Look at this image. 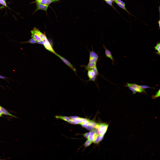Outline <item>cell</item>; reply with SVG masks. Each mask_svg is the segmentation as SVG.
<instances>
[{"mask_svg": "<svg viewBox=\"0 0 160 160\" xmlns=\"http://www.w3.org/2000/svg\"><path fill=\"white\" fill-rule=\"evenodd\" d=\"M94 9L97 11L99 9L105 5H109L111 3H116L119 0H93Z\"/></svg>", "mask_w": 160, "mask_h": 160, "instance_id": "8", "label": "cell"}, {"mask_svg": "<svg viewBox=\"0 0 160 160\" xmlns=\"http://www.w3.org/2000/svg\"><path fill=\"white\" fill-rule=\"evenodd\" d=\"M12 155L0 151V156L5 157H10Z\"/></svg>", "mask_w": 160, "mask_h": 160, "instance_id": "11", "label": "cell"}, {"mask_svg": "<svg viewBox=\"0 0 160 160\" xmlns=\"http://www.w3.org/2000/svg\"><path fill=\"white\" fill-rule=\"evenodd\" d=\"M9 15V12H6L0 13V18L4 17Z\"/></svg>", "mask_w": 160, "mask_h": 160, "instance_id": "12", "label": "cell"}, {"mask_svg": "<svg viewBox=\"0 0 160 160\" xmlns=\"http://www.w3.org/2000/svg\"><path fill=\"white\" fill-rule=\"evenodd\" d=\"M73 7L74 15L69 25L79 20H86L93 23L97 11L94 9L78 7L74 6Z\"/></svg>", "mask_w": 160, "mask_h": 160, "instance_id": "2", "label": "cell"}, {"mask_svg": "<svg viewBox=\"0 0 160 160\" xmlns=\"http://www.w3.org/2000/svg\"><path fill=\"white\" fill-rule=\"evenodd\" d=\"M81 76L88 80L93 76L89 69L83 65L77 59L69 54L66 60Z\"/></svg>", "mask_w": 160, "mask_h": 160, "instance_id": "4", "label": "cell"}, {"mask_svg": "<svg viewBox=\"0 0 160 160\" xmlns=\"http://www.w3.org/2000/svg\"><path fill=\"white\" fill-rule=\"evenodd\" d=\"M73 82L70 78L67 75H65L60 78L58 81L52 84V85H59L64 87L71 86Z\"/></svg>", "mask_w": 160, "mask_h": 160, "instance_id": "7", "label": "cell"}, {"mask_svg": "<svg viewBox=\"0 0 160 160\" xmlns=\"http://www.w3.org/2000/svg\"><path fill=\"white\" fill-rule=\"evenodd\" d=\"M87 81L82 82H73V85L75 87L87 89L90 83Z\"/></svg>", "mask_w": 160, "mask_h": 160, "instance_id": "10", "label": "cell"}, {"mask_svg": "<svg viewBox=\"0 0 160 160\" xmlns=\"http://www.w3.org/2000/svg\"><path fill=\"white\" fill-rule=\"evenodd\" d=\"M110 108L120 116L124 121L147 143L151 144L152 142V138L148 135L147 132L145 131L137 122L122 112L111 106Z\"/></svg>", "mask_w": 160, "mask_h": 160, "instance_id": "1", "label": "cell"}, {"mask_svg": "<svg viewBox=\"0 0 160 160\" xmlns=\"http://www.w3.org/2000/svg\"><path fill=\"white\" fill-rule=\"evenodd\" d=\"M61 65L63 69V74L68 76L74 82H82L88 81V80L85 79L79 74L66 60L62 61Z\"/></svg>", "mask_w": 160, "mask_h": 160, "instance_id": "5", "label": "cell"}, {"mask_svg": "<svg viewBox=\"0 0 160 160\" xmlns=\"http://www.w3.org/2000/svg\"><path fill=\"white\" fill-rule=\"evenodd\" d=\"M7 1L9 4L12 5V0H5Z\"/></svg>", "mask_w": 160, "mask_h": 160, "instance_id": "13", "label": "cell"}, {"mask_svg": "<svg viewBox=\"0 0 160 160\" xmlns=\"http://www.w3.org/2000/svg\"><path fill=\"white\" fill-rule=\"evenodd\" d=\"M0 7L7 12H14L12 5L9 4L5 0H0Z\"/></svg>", "mask_w": 160, "mask_h": 160, "instance_id": "9", "label": "cell"}, {"mask_svg": "<svg viewBox=\"0 0 160 160\" xmlns=\"http://www.w3.org/2000/svg\"><path fill=\"white\" fill-rule=\"evenodd\" d=\"M89 79L90 83L87 89L89 95L95 100L110 108L111 105L105 97L93 76Z\"/></svg>", "mask_w": 160, "mask_h": 160, "instance_id": "3", "label": "cell"}, {"mask_svg": "<svg viewBox=\"0 0 160 160\" xmlns=\"http://www.w3.org/2000/svg\"><path fill=\"white\" fill-rule=\"evenodd\" d=\"M73 6L85 8L93 9V0H73Z\"/></svg>", "mask_w": 160, "mask_h": 160, "instance_id": "6", "label": "cell"}]
</instances>
